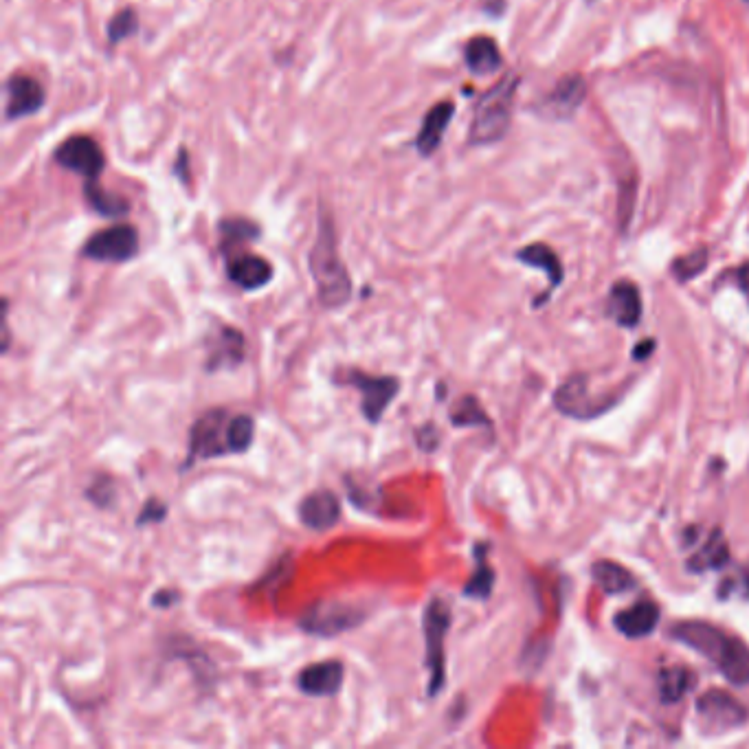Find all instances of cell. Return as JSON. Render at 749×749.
I'll use <instances>...</instances> for the list:
<instances>
[{
    "label": "cell",
    "mask_w": 749,
    "mask_h": 749,
    "mask_svg": "<svg viewBox=\"0 0 749 749\" xmlns=\"http://www.w3.org/2000/svg\"><path fill=\"white\" fill-rule=\"evenodd\" d=\"M416 440H418V446L422 451H433L435 446H438L440 438H438V431H435L433 424H427V427H422L416 431Z\"/></svg>",
    "instance_id": "e575fe53"
},
{
    "label": "cell",
    "mask_w": 749,
    "mask_h": 749,
    "mask_svg": "<svg viewBox=\"0 0 749 749\" xmlns=\"http://www.w3.org/2000/svg\"><path fill=\"white\" fill-rule=\"evenodd\" d=\"M453 115H455L453 102H438L427 115H424L422 126L416 137V150L420 156H424V159H429V156H433L440 150Z\"/></svg>",
    "instance_id": "e0dca14e"
},
{
    "label": "cell",
    "mask_w": 749,
    "mask_h": 749,
    "mask_svg": "<svg viewBox=\"0 0 749 749\" xmlns=\"http://www.w3.org/2000/svg\"><path fill=\"white\" fill-rule=\"evenodd\" d=\"M607 396L594 398L589 391L587 376H572L558 387L554 394V405L569 418H596L611 405L605 400Z\"/></svg>",
    "instance_id": "8fae6325"
},
{
    "label": "cell",
    "mask_w": 749,
    "mask_h": 749,
    "mask_svg": "<svg viewBox=\"0 0 749 749\" xmlns=\"http://www.w3.org/2000/svg\"><path fill=\"white\" fill-rule=\"evenodd\" d=\"M165 517H167V506H165V503L159 501V499H148V501H145L143 510L139 512L137 525L141 528V525H148V523H161Z\"/></svg>",
    "instance_id": "836d02e7"
},
{
    "label": "cell",
    "mask_w": 749,
    "mask_h": 749,
    "mask_svg": "<svg viewBox=\"0 0 749 749\" xmlns=\"http://www.w3.org/2000/svg\"><path fill=\"white\" fill-rule=\"evenodd\" d=\"M244 352H247V341H244V334L236 328H222L220 339L214 345V352L209 356V365L207 370L216 372L220 367H229V365H240L244 361Z\"/></svg>",
    "instance_id": "7402d4cb"
},
{
    "label": "cell",
    "mask_w": 749,
    "mask_h": 749,
    "mask_svg": "<svg viewBox=\"0 0 749 749\" xmlns=\"http://www.w3.org/2000/svg\"><path fill=\"white\" fill-rule=\"evenodd\" d=\"M692 673L684 666H668L657 677L659 699L664 703H677L684 699L692 688Z\"/></svg>",
    "instance_id": "4316f807"
},
{
    "label": "cell",
    "mask_w": 749,
    "mask_h": 749,
    "mask_svg": "<svg viewBox=\"0 0 749 749\" xmlns=\"http://www.w3.org/2000/svg\"><path fill=\"white\" fill-rule=\"evenodd\" d=\"M345 679V666L341 659L310 664L297 675V688L308 697H334L339 695Z\"/></svg>",
    "instance_id": "4fadbf2b"
},
{
    "label": "cell",
    "mask_w": 749,
    "mask_h": 749,
    "mask_svg": "<svg viewBox=\"0 0 749 749\" xmlns=\"http://www.w3.org/2000/svg\"><path fill=\"white\" fill-rule=\"evenodd\" d=\"M517 260H521L528 266L541 268V271L547 275V279H550V288H547V293L541 299L534 301V306L545 304V299H550L554 288H558V284L563 282V264L561 260H558V255L547 247V244H530V247H525L517 253Z\"/></svg>",
    "instance_id": "d6986e66"
},
{
    "label": "cell",
    "mask_w": 749,
    "mask_h": 749,
    "mask_svg": "<svg viewBox=\"0 0 749 749\" xmlns=\"http://www.w3.org/2000/svg\"><path fill=\"white\" fill-rule=\"evenodd\" d=\"M697 717L701 728L712 734L741 728L747 721V710L739 699L723 690H710L697 701Z\"/></svg>",
    "instance_id": "30bf717a"
},
{
    "label": "cell",
    "mask_w": 749,
    "mask_h": 749,
    "mask_svg": "<svg viewBox=\"0 0 749 749\" xmlns=\"http://www.w3.org/2000/svg\"><path fill=\"white\" fill-rule=\"evenodd\" d=\"M53 159L64 170L80 174L84 181H97L106 167L104 150L88 134H73V137L64 139L53 152Z\"/></svg>",
    "instance_id": "9c48e42d"
},
{
    "label": "cell",
    "mask_w": 749,
    "mask_h": 749,
    "mask_svg": "<svg viewBox=\"0 0 749 749\" xmlns=\"http://www.w3.org/2000/svg\"><path fill=\"white\" fill-rule=\"evenodd\" d=\"M84 257L93 262L124 264L139 253V231L132 225H115L97 231L82 249Z\"/></svg>",
    "instance_id": "ba28073f"
},
{
    "label": "cell",
    "mask_w": 749,
    "mask_h": 749,
    "mask_svg": "<svg viewBox=\"0 0 749 749\" xmlns=\"http://www.w3.org/2000/svg\"><path fill=\"white\" fill-rule=\"evenodd\" d=\"M653 350H655V341H653V339L637 343V348L633 350V359H635V361H646L648 356L653 354Z\"/></svg>",
    "instance_id": "8d00e7d4"
},
{
    "label": "cell",
    "mask_w": 749,
    "mask_h": 749,
    "mask_svg": "<svg viewBox=\"0 0 749 749\" xmlns=\"http://www.w3.org/2000/svg\"><path fill=\"white\" fill-rule=\"evenodd\" d=\"M587 95V84L583 77L578 73H569L565 75L561 82H558L552 93L545 99V115L552 119H569L572 117L578 106L583 104V99Z\"/></svg>",
    "instance_id": "2e32d148"
},
{
    "label": "cell",
    "mask_w": 749,
    "mask_h": 749,
    "mask_svg": "<svg viewBox=\"0 0 749 749\" xmlns=\"http://www.w3.org/2000/svg\"><path fill=\"white\" fill-rule=\"evenodd\" d=\"M591 574H594L598 587L611 596L624 594V591L635 587V578L631 576L629 569H624L622 565L613 561H598L594 567H591Z\"/></svg>",
    "instance_id": "cb8c5ba5"
},
{
    "label": "cell",
    "mask_w": 749,
    "mask_h": 749,
    "mask_svg": "<svg viewBox=\"0 0 749 749\" xmlns=\"http://www.w3.org/2000/svg\"><path fill=\"white\" fill-rule=\"evenodd\" d=\"M299 519L310 530H330L341 519V499L328 488L315 490L299 503Z\"/></svg>",
    "instance_id": "5bb4252c"
},
{
    "label": "cell",
    "mask_w": 749,
    "mask_h": 749,
    "mask_svg": "<svg viewBox=\"0 0 749 749\" xmlns=\"http://www.w3.org/2000/svg\"><path fill=\"white\" fill-rule=\"evenodd\" d=\"M227 275L238 288L253 293V290H260L271 284L275 271L273 264L268 262L266 257L255 253H242L229 262Z\"/></svg>",
    "instance_id": "9a60e30c"
},
{
    "label": "cell",
    "mask_w": 749,
    "mask_h": 749,
    "mask_svg": "<svg viewBox=\"0 0 749 749\" xmlns=\"http://www.w3.org/2000/svg\"><path fill=\"white\" fill-rule=\"evenodd\" d=\"M517 88L519 77L514 73H508L479 97V102L475 104L471 130H468V141H471V145H490L506 137Z\"/></svg>",
    "instance_id": "3957f363"
},
{
    "label": "cell",
    "mask_w": 749,
    "mask_h": 749,
    "mask_svg": "<svg viewBox=\"0 0 749 749\" xmlns=\"http://www.w3.org/2000/svg\"><path fill=\"white\" fill-rule=\"evenodd\" d=\"M310 275L315 279L317 297L321 306L341 308L352 299V277L345 268L339 253V240L334 222L328 216H321L317 240L312 244L308 257Z\"/></svg>",
    "instance_id": "7a4b0ae2"
},
{
    "label": "cell",
    "mask_w": 749,
    "mask_h": 749,
    "mask_svg": "<svg viewBox=\"0 0 749 749\" xmlns=\"http://www.w3.org/2000/svg\"><path fill=\"white\" fill-rule=\"evenodd\" d=\"M178 600H181V596H178L174 589H161V591H156V594L152 596V607L170 609V607L176 605Z\"/></svg>",
    "instance_id": "d590c367"
},
{
    "label": "cell",
    "mask_w": 749,
    "mask_h": 749,
    "mask_svg": "<svg viewBox=\"0 0 749 749\" xmlns=\"http://www.w3.org/2000/svg\"><path fill=\"white\" fill-rule=\"evenodd\" d=\"M365 620V611L345 602H317L299 618V629L308 635L334 637L356 629Z\"/></svg>",
    "instance_id": "52a82bcc"
},
{
    "label": "cell",
    "mask_w": 749,
    "mask_h": 749,
    "mask_svg": "<svg viewBox=\"0 0 749 749\" xmlns=\"http://www.w3.org/2000/svg\"><path fill=\"white\" fill-rule=\"evenodd\" d=\"M5 119L7 121H18L36 115L42 110L47 95L38 80H33L29 75L14 73L5 84Z\"/></svg>",
    "instance_id": "7c38bea8"
},
{
    "label": "cell",
    "mask_w": 749,
    "mask_h": 749,
    "mask_svg": "<svg viewBox=\"0 0 749 749\" xmlns=\"http://www.w3.org/2000/svg\"><path fill=\"white\" fill-rule=\"evenodd\" d=\"M220 238L222 247L233 249L236 244L253 242L260 238V227L247 218H227L220 222Z\"/></svg>",
    "instance_id": "83f0119b"
},
{
    "label": "cell",
    "mask_w": 749,
    "mask_h": 749,
    "mask_svg": "<svg viewBox=\"0 0 749 749\" xmlns=\"http://www.w3.org/2000/svg\"><path fill=\"white\" fill-rule=\"evenodd\" d=\"M464 60H466L468 71L477 77L493 75L501 69V64H503L497 42L488 36H475L468 40L464 49Z\"/></svg>",
    "instance_id": "44dd1931"
},
{
    "label": "cell",
    "mask_w": 749,
    "mask_h": 749,
    "mask_svg": "<svg viewBox=\"0 0 749 749\" xmlns=\"http://www.w3.org/2000/svg\"><path fill=\"white\" fill-rule=\"evenodd\" d=\"M337 383H345L359 389L363 418L370 424H378L383 420L385 411L400 394L402 387L398 376H376L361 370H350L345 374V380H337Z\"/></svg>",
    "instance_id": "8992f818"
},
{
    "label": "cell",
    "mask_w": 749,
    "mask_h": 749,
    "mask_svg": "<svg viewBox=\"0 0 749 749\" xmlns=\"http://www.w3.org/2000/svg\"><path fill=\"white\" fill-rule=\"evenodd\" d=\"M84 196L91 209L104 218H126L130 214L128 200L106 192V189L99 185V181H86Z\"/></svg>",
    "instance_id": "603a6c76"
},
{
    "label": "cell",
    "mask_w": 749,
    "mask_h": 749,
    "mask_svg": "<svg viewBox=\"0 0 749 749\" xmlns=\"http://www.w3.org/2000/svg\"><path fill=\"white\" fill-rule=\"evenodd\" d=\"M677 642L697 651L721 670V675L734 686L749 684V648L739 637L725 633L710 622L688 620L670 629Z\"/></svg>",
    "instance_id": "6da1fadb"
},
{
    "label": "cell",
    "mask_w": 749,
    "mask_h": 749,
    "mask_svg": "<svg viewBox=\"0 0 749 749\" xmlns=\"http://www.w3.org/2000/svg\"><path fill=\"white\" fill-rule=\"evenodd\" d=\"M137 31H139L137 11L130 9V7L121 9V11H117V14L113 18L108 20V27H106L108 44H110V47H115V44L132 38Z\"/></svg>",
    "instance_id": "f546056e"
},
{
    "label": "cell",
    "mask_w": 749,
    "mask_h": 749,
    "mask_svg": "<svg viewBox=\"0 0 749 749\" xmlns=\"http://www.w3.org/2000/svg\"><path fill=\"white\" fill-rule=\"evenodd\" d=\"M587 3H594V0H587Z\"/></svg>",
    "instance_id": "ab89813d"
},
{
    "label": "cell",
    "mask_w": 749,
    "mask_h": 749,
    "mask_svg": "<svg viewBox=\"0 0 749 749\" xmlns=\"http://www.w3.org/2000/svg\"><path fill=\"white\" fill-rule=\"evenodd\" d=\"M730 561V547L728 543H725L723 534L717 530L710 534V539L706 541V545L701 547V550L692 556V561L688 563V567L692 569V572H708V569H721L728 565Z\"/></svg>",
    "instance_id": "d4e9b609"
},
{
    "label": "cell",
    "mask_w": 749,
    "mask_h": 749,
    "mask_svg": "<svg viewBox=\"0 0 749 749\" xmlns=\"http://www.w3.org/2000/svg\"><path fill=\"white\" fill-rule=\"evenodd\" d=\"M86 497L93 501V506H97L99 510H110L115 508L117 503V484L113 482V477L108 475H95L91 486L86 488Z\"/></svg>",
    "instance_id": "4dcf8cb0"
},
{
    "label": "cell",
    "mask_w": 749,
    "mask_h": 749,
    "mask_svg": "<svg viewBox=\"0 0 749 749\" xmlns=\"http://www.w3.org/2000/svg\"><path fill=\"white\" fill-rule=\"evenodd\" d=\"M178 170H181V181L187 183L189 174H187V152L185 150H181V154H178Z\"/></svg>",
    "instance_id": "f35d334b"
},
{
    "label": "cell",
    "mask_w": 749,
    "mask_h": 749,
    "mask_svg": "<svg viewBox=\"0 0 749 749\" xmlns=\"http://www.w3.org/2000/svg\"><path fill=\"white\" fill-rule=\"evenodd\" d=\"M453 613L444 598H433L422 616L424 662L429 670V697H438L446 686V635H449Z\"/></svg>",
    "instance_id": "277c9868"
},
{
    "label": "cell",
    "mask_w": 749,
    "mask_h": 749,
    "mask_svg": "<svg viewBox=\"0 0 749 749\" xmlns=\"http://www.w3.org/2000/svg\"><path fill=\"white\" fill-rule=\"evenodd\" d=\"M613 622H616V629L622 635L631 637V640H637V637H644L655 631V626L659 622V607L651 600L635 602L633 607L618 613Z\"/></svg>",
    "instance_id": "ffe728a7"
},
{
    "label": "cell",
    "mask_w": 749,
    "mask_h": 749,
    "mask_svg": "<svg viewBox=\"0 0 749 749\" xmlns=\"http://www.w3.org/2000/svg\"><path fill=\"white\" fill-rule=\"evenodd\" d=\"M227 438H229V451L231 453H244V451L251 449L253 438H255V420L249 416V413H238V416H231Z\"/></svg>",
    "instance_id": "f1b7e54d"
},
{
    "label": "cell",
    "mask_w": 749,
    "mask_h": 749,
    "mask_svg": "<svg viewBox=\"0 0 749 749\" xmlns=\"http://www.w3.org/2000/svg\"><path fill=\"white\" fill-rule=\"evenodd\" d=\"M609 315L624 328H635L642 319V297L633 282H616L609 295Z\"/></svg>",
    "instance_id": "ac0fdd59"
},
{
    "label": "cell",
    "mask_w": 749,
    "mask_h": 749,
    "mask_svg": "<svg viewBox=\"0 0 749 749\" xmlns=\"http://www.w3.org/2000/svg\"><path fill=\"white\" fill-rule=\"evenodd\" d=\"M488 543H477L475 545V558H477V567L464 587V596L466 598H475V600H486L493 591L495 585V569L488 565Z\"/></svg>",
    "instance_id": "484cf974"
},
{
    "label": "cell",
    "mask_w": 749,
    "mask_h": 749,
    "mask_svg": "<svg viewBox=\"0 0 749 749\" xmlns=\"http://www.w3.org/2000/svg\"><path fill=\"white\" fill-rule=\"evenodd\" d=\"M736 279H739V284L743 290H747L749 293V264H743L739 271H736Z\"/></svg>",
    "instance_id": "74e56055"
},
{
    "label": "cell",
    "mask_w": 749,
    "mask_h": 749,
    "mask_svg": "<svg viewBox=\"0 0 749 749\" xmlns=\"http://www.w3.org/2000/svg\"><path fill=\"white\" fill-rule=\"evenodd\" d=\"M708 266V249H697L684 257H677L673 262V275L679 279V282H690L697 275L706 271Z\"/></svg>",
    "instance_id": "d6a6232c"
},
{
    "label": "cell",
    "mask_w": 749,
    "mask_h": 749,
    "mask_svg": "<svg viewBox=\"0 0 749 749\" xmlns=\"http://www.w3.org/2000/svg\"><path fill=\"white\" fill-rule=\"evenodd\" d=\"M451 422L455 427H482V424H490L475 396H464L460 400V405L451 413Z\"/></svg>",
    "instance_id": "1f68e13d"
},
{
    "label": "cell",
    "mask_w": 749,
    "mask_h": 749,
    "mask_svg": "<svg viewBox=\"0 0 749 749\" xmlns=\"http://www.w3.org/2000/svg\"><path fill=\"white\" fill-rule=\"evenodd\" d=\"M229 413L225 409H211L205 416H200L192 431H189V446H187V460L185 471H189L194 464L209 460V457L229 455Z\"/></svg>",
    "instance_id": "5b68a950"
}]
</instances>
